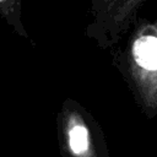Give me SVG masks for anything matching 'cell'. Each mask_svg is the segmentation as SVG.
Segmentation results:
<instances>
[{
	"instance_id": "3",
	"label": "cell",
	"mask_w": 157,
	"mask_h": 157,
	"mask_svg": "<svg viewBox=\"0 0 157 157\" xmlns=\"http://www.w3.org/2000/svg\"><path fill=\"white\" fill-rule=\"evenodd\" d=\"M0 1H2V0H0Z\"/></svg>"
},
{
	"instance_id": "2",
	"label": "cell",
	"mask_w": 157,
	"mask_h": 157,
	"mask_svg": "<svg viewBox=\"0 0 157 157\" xmlns=\"http://www.w3.org/2000/svg\"><path fill=\"white\" fill-rule=\"evenodd\" d=\"M69 144L74 153L81 155L88 148V132L82 125H75L69 132Z\"/></svg>"
},
{
	"instance_id": "1",
	"label": "cell",
	"mask_w": 157,
	"mask_h": 157,
	"mask_svg": "<svg viewBox=\"0 0 157 157\" xmlns=\"http://www.w3.org/2000/svg\"><path fill=\"white\" fill-rule=\"evenodd\" d=\"M134 56L140 66L157 70V38L151 36L139 38L134 44Z\"/></svg>"
}]
</instances>
